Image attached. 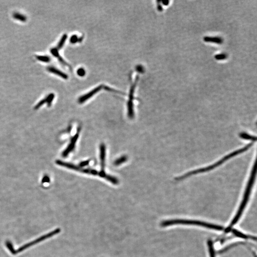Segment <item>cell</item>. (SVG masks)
<instances>
[{"mask_svg":"<svg viewBox=\"0 0 257 257\" xmlns=\"http://www.w3.org/2000/svg\"><path fill=\"white\" fill-rule=\"evenodd\" d=\"M254 141H251L250 143H249L247 145L244 146L242 148L240 149H237L236 151L232 152L231 154H229L225 156L223 158L219 160V161L217 162L216 163H214L213 164L207 167H205V168H200V169H197V170H194V171H190V172H188L184 174L182 176H180V177H177L176 178V180L178 181H180V180H183V179H186V178H188V177H190V176H193V175H196L197 174L201 173L206 172H209L211 170H213L215 168H217L221 165L223 164V163L226 161H228V160L232 158L235 157V156L238 155L241 153H244L246 152V150H248L249 148H250Z\"/></svg>","mask_w":257,"mask_h":257,"instance_id":"1","label":"cell"},{"mask_svg":"<svg viewBox=\"0 0 257 257\" xmlns=\"http://www.w3.org/2000/svg\"><path fill=\"white\" fill-rule=\"evenodd\" d=\"M256 162H255L254 166H253V168H252V171H251L250 178L249 181H248V184H247V187H246V190H245V193H244V197H243V200L242 201L241 204V206L239 208V210H238V213H237V214L236 215L235 218L232 221L231 225L228 227V228L226 229V232H231V229H232V226L235 225V224L238 222L240 218H241V215L243 213V210H244L245 206L247 204V202H248V200H249V197L250 196L251 189H252V186H253V184H254V180H255V176H256Z\"/></svg>","mask_w":257,"mask_h":257,"instance_id":"2","label":"cell"},{"mask_svg":"<svg viewBox=\"0 0 257 257\" xmlns=\"http://www.w3.org/2000/svg\"><path fill=\"white\" fill-rule=\"evenodd\" d=\"M176 224L192 225L199 226L203 227H206V228L213 229V230H217V231H222L223 230V227L222 226H220L208 223H204V222H200V221H191V220L177 219V220L165 221L161 224L163 227H167Z\"/></svg>","mask_w":257,"mask_h":257,"instance_id":"3","label":"cell"},{"mask_svg":"<svg viewBox=\"0 0 257 257\" xmlns=\"http://www.w3.org/2000/svg\"><path fill=\"white\" fill-rule=\"evenodd\" d=\"M56 163L57 164L59 165L66 167V168L71 169V170L81 172L84 173L92 174V175H98L99 176V172H98L96 170L90 169H84V168L80 167L79 166H77L75 165L72 164L71 163H65V162H62V161H60V160L56 161Z\"/></svg>","mask_w":257,"mask_h":257,"instance_id":"4","label":"cell"},{"mask_svg":"<svg viewBox=\"0 0 257 257\" xmlns=\"http://www.w3.org/2000/svg\"><path fill=\"white\" fill-rule=\"evenodd\" d=\"M60 232H61V230H60V229L58 228V229L54 230V231H53V232H51L49 233L48 234H47L46 235L41 236V237L38 238V239H36V240H34V241H33L31 242H30V243H27V244H25V245H24V246H22V247H20L17 250H14L12 254H17V253H19V252H21V251H23V250H25L27 249L29 247L35 245V244H36V243H39L40 242L44 241V240H45V239H48V238H50V237H53V236H54V235H56L57 234L60 233Z\"/></svg>","mask_w":257,"mask_h":257,"instance_id":"5","label":"cell"},{"mask_svg":"<svg viewBox=\"0 0 257 257\" xmlns=\"http://www.w3.org/2000/svg\"><path fill=\"white\" fill-rule=\"evenodd\" d=\"M138 80V76H137L135 80V81H134V83L132 84L130 90L129 101H128V103H127L128 116L131 119H133L134 116L133 101V99H134V90H135V88H136V86Z\"/></svg>","mask_w":257,"mask_h":257,"instance_id":"6","label":"cell"},{"mask_svg":"<svg viewBox=\"0 0 257 257\" xmlns=\"http://www.w3.org/2000/svg\"><path fill=\"white\" fill-rule=\"evenodd\" d=\"M103 86L104 85H99V86L93 89V90L88 93L87 94H85L83 96H81L79 98V103H85V102L90 99V98H92L95 94L99 92V91H100L103 88Z\"/></svg>","mask_w":257,"mask_h":257,"instance_id":"7","label":"cell"},{"mask_svg":"<svg viewBox=\"0 0 257 257\" xmlns=\"http://www.w3.org/2000/svg\"><path fill=\"white\" fill-rule=\"evenodd\" d=\"M79 130L78 131L76 134L74 135V136L71 138V142L69 145L67 147V148L64 150V152L62 153V156L63 157H66L71 152H72V150L74 149L75 147V145L76 143L77 140L79 138V136L80 129H79Z\"/></svg>","mask_w":257,"mask_h":257,"instance_id":"8","label":"cell"},{"mask_svg":"<svg viewBox=\"0 0 257 257\" xmlns=\"http://www.w3.org/2000/svg\"><path fill=\"white\" fill-rule=\"evenodd\" d=\"M50 53H51V54H52L53 56L57 58L59 62L61 63L63 66L68 67L71 70H72V68H71V66L69 65L68 63H67V62L65 61V60L62 58V57L60 55L59 53V50L57 49L56 47L51 48V49H50Z\"/></svg>","mask_w":257,"mask_h":257,"instance_id":"9","label":"cell"},{"mask_svg":"<svg viewBox=\"0 0 257 257\" xmlns=\"http://www.w3.org/2000/svg\"><path fill=\"white\" fill-rule=\"evenodd\" d=\"M54 97H55V95L54 94L51 93V94H49L48 96L45 98L44 99L41 100L40 102L38 103L36 105L34 109H39L40 107H41L45 103H47L49 106H50L52 104L53 100L54 99Z\"/></svg>","mask_w":257,"mask_h":257,"instance_id":"10","label":"cell"},{"mask_svg":"<svg viewBox=\"0 0 257 257\" xmlns=\"http://www.w3.org/2000/svg\"><path fill=\"white\" fill-rule=\"evenodd\" d=\"M100 157L101 161V171L104 172L105 167L106 146L104 143H102L100 147Z\"/></svg>","mask_w":257,"mask_h":257,"instance_id":"11","label":"cell"},{"mask_svg":"<svg viewBox=\"0 0 257 257\" xmlns=\"http://www.w3.org/2000/svg\"><path fill=\"white\" fill-rule=\"evenodd\" d=\"M47 70L50 73H53V74H55V75H58L60 77L64 79H68V76L66 73L60 71V70L58 69L55 67H53V66H49L47 68Z\"/></svg>","mask_w":257,"mask_h":257,"instance_id":"12","label":"cell"},{"mask_svg":"<svg viewBox=\"0 0 257 257\" xmlns=\"http://www.w3.org/2000/svg\"><path fill=\"white\" fill-rule=\"evenodd\" d=\"M203 40L205 42L215 43L219 44H223V40L222 38L218 37L206 36L203 38Z\"/></svg>","mask_w":257,"mask_h":257,"instance_id":"13","label":"cell"},{"mask_svg":"<svg viewBox=\"0 0 257 257\" xmlns=\"http://www.w3.org/2000/svg\"><path fill=\"white\" fill-rule=\"evenodd\" d=\"M240 138L243 139L251 140V141L255 142L256 140V137L253 136L252 135H250V134H248V133H246V132H241V133H240Z\"/></svg>","mask_w":257,"mask_h":257,"instance_id":"14","label":"cell"},{"mask_svg":"<svg viewBox=\"0 0 257 257\" xmlns=\"http://www.w3.org/2000/svg\"><path fill=\"white\" fill-rule=\"evenodd\" d=\"M12 16L13 18L21 22H25L27 21V17L24 14L19 12H14Z\"/></svg>","mask_w":257,"mask_h":257,"instance_id":"15","label":"cell"},{"mask_svg":"<svg viewBox=\"0 0 257 257\" xmlns=\"http://www.w3.org/2000/svg\"><path fill=\"white\" fill-rule=\"evenodd\" d=\"M232 232L235 236L239 237V238L245 239H250V238H251V239H254V237H250V236H248V235H245L244 234L242 233L241 232L237 231V230H235V229L232 230Z\"/></svg>","mask_w":257,"mask_h":257,"instance_id":"16","label":"cell"},{"mask_svg":"<svg viewBox=\"0 0 257 257\" xmlns=\"http://www.w3.org/2000/svg\"><path fill=\"white\" fill-rule=\"evenodd\" d=\"M67 38H68V36H67L66 34H64L62 36L61 38L60 39V41H59V43H58V44H57V47H56L57 49H58L59 50H60V49H61L63 47L65 42H66V40H67Z\"/></svg>","mask_w":257,"mask_h":257,"instance_id":"17","label":"cell"},{"mask_svg":"<svg viewBox=\"0 0 257 257\" xmlns=\"http://www.w3.org/2000/svg\"><path fill=\"white\" fill-rule=\"evenodd\" d=\"M35 58L39 61L46 62V63L50 62L51 60V58H50V56H47V55H36Z\"/></svg>","mask_w":257,"mask_h":257,"instance_id":"18","label":"cell"},{"mask_svg":"<svg viewBox=\"0 0 257 257\" xmlns=\"http://www.w3.org/2000/svg\"><path fill=\"white\" fill-rule=\"evenodd\" d=\"M128 160V157L127 156H122L121 157L119 158L117 160L114 162V164L115 166H119L120 165L122 164L123 163H125Z\"/></svg>","mask_w":257,"mask_h":257,"instance_id":"19","label":"cell"},{"mask_svg":"<svg viewBox=\"0 0 257 257\" xmlns=\"http://www.w3.org/2000/svg\"><path fill=\"white\" fill-rule=\"evenodd\" d=\"M208 244L209 250L210 257H215V254L213 246V242L211 241H209Z\"/></svg>","mask_w":257,"mask_h":257,"instance_id":"20","label":"cell"},{"mask_svg":"<svg viewBox=\"0 0 257 257\" xmlns=\"http://www.w3.org/2000/svg\"><path fill=\"white\" fill-rule=\"evenodd\" d=\"M82 39H83V37H82L79 38L76 35H73L71 36V37L70 38V43H71V44H74L78 43V42H81V41H82Z\"/></svg>","mask_w":257,"mask_h":257,"instance_id":"21","label":"cell"},{"mask_svg":"<svg viewBox=\"0 0 257 257\" xmlns=\"http://www.w3.org/2000/svg\"><path fill=\"white\" fill-rule=\"evenodd\" d=\"M103 88L105 90H107V91H109V92H113V93H117V94H124V93H122V92H119V91H117V90H115V89H112L111 88L109 87L106 86H104Z\"/></svg>","mask_w":257,"mask_h":257,"instance_id":"22","label":"cell"},{"mask_svg":"<svg viewBox=\"0 0 257 257\" xmlns=\"http://www.w3.org/2000/svg\"><path fill=\"white\" fill-rule=\"evenodd\" d=\"M77 74L80 77H84L86 74L85 70L83 68H80L77 71Z\"/></svg>","mask_w":257,"mask_h":257,"instance_id":"23","label":"cell"},{"mask_svg":"<svg viewBox=\"0 0 257 257\" xmlns=\"http://www.w3.org/2000/svg\"><path fill=\"white\" fill-rule=\"evenodd\" d=\"M227 57V56L226 54H224V53H222V54L216 55L215 56V58L217 60H223L226 59Z\"/></svg>","mask_w":257,"mask_h":257,"instance_id":"24","label":"cell"},{"mask_svg":"<svg viewBox=\"0 0 257 257\" xmlns=\"http://www.w3.org/2000/svg\"><path fill=\"white\" fill-rule=\"evenodd\" d=\"M136 70L138 72L140 73H143L145 71V69L143 68V66L140 65H137L136 67Z\"/></svg>","mask_w":257,"mask_h":257,"instance_id":"25","label":"cell"},{"mask_svg":"<svg viewBox=\"0 0 257 257\" xmlns=\"http://www.w3.org/2000/svg\"><path fill=\"white\" fill-rule=\"evenodd\" d=\"M89 161H84V162H81V163H80V167H85L86 166L88 165L89 163Z\"/></svg>","mask_w":257,"mask_h":257,"instance_id":"26","label":"cell"},{"mask_svg":"<svg viewBox=\"0 0 257 257\" xmlns=\"http://www.w3.org/2000/svg\"><path fill=\"white\" fill-rule=\"evenodd\" d=\"M157 2H158V6H157V9L158 11H161L163 10V7H162V5H161L160 4V2H161V1H157Z\"/></svg>","mask_w":257,"mask_h":257,"instance_id":"27","label":"cell"},{"mask_svg":"<svg viewBox=\"0 0 257 257\" xmlns=\"http://www.w3.org/2000/svg\"><path fill=\"white\" fill-rule=\"evenodd\" d=\"M161 2H162L164 5L167 6V5L169 4L170 1H161Z\"/></svg>","mask_w":257,"mask_h":257,"instance_id":"28","label":"cell"},{"mask_svg":"<svg viewBox=\"0 0 257 257\" xmlns=\"http://www.w3.org/2000/svg\"><path fill=\"white\" fill-rule=\"evenodd\" d=\"M49 181V179L48 177H45L43 179V182H47V181Z\"/></svg>","mask_w":257,"mask_h":257,"instance_id":"29","label":"cell"}]
</instances>
